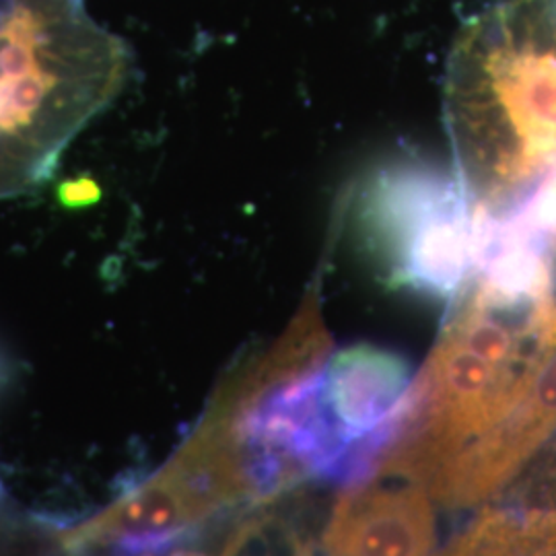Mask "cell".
<instances>
[{"mask_svg": "<svg viewBox=\"0 0 556 556\" xmlns=\"http://www.w3.org/2000/svg\"><path fill=\"white\" fill-rule=\"evenodd\" d=\"M445 91L457 178L477 213L556 176V0H503L468 21Z\"/></svg>", "mask_w": 556, "mask_h": 556, "instance_id": "obj_1", "label": "cell"}, {"mask_svg": "<svg viewBox=\"0 0 556 556\" xmlns=\"http://www.w3.org/2000/svg\"><path fill=\"white\" fill-rule=\"evenodd\" d=\"M128 66L126 43L85 0H0V199L54 174Z\"/></svg>", "mask_w": 556, "mask_h": 556, "instance_id": "obj_2", "label": "cell"}, {"mask_svg": "<svg viewBox=\"0 0 556 556\" xmlns=\"http://www.w3.org/2000/svg\"><path fill=\"white\" fill-rule=\"evenodd\" d=\"M358 227L388 282L454 299L477 266L480 229L457 174L422 161H400L369 179Z\"/></svg>", "mask_w": 556, "mask_h": 556, "instance_id": "obj_3", "label": "cell"}, {"mask_svg": "<svg viewBox=\"0 0 556 556\" xmlns=\"http://www.w3.org/2000/svg\"><path fill=\"white\" fill-rule=\"evenodd\" d=\"M433 538V505L422 486L367 484L338 498L321 530V555L429 556Z\"/></svg>", "mask_w": 556, "mask_h": 556, "instance_id": "obj_4", "label": "cell"}, {"mask_svg": "<svg viewBox=\"0 0 556 556\" xmlns=\"http://www.w3.org/2000/svg\"><path fill=\"white\" fill-rule=\"evenodd\" d=\"M404 358L374 344H357L326 361L324 404L338 438L349 445L392 417L413 388Z\"/></svg>", "mask_w": 556, "mask_h": 556, "instance_id": "obj_5", "label": "cell"}, {"mask_svg": "<svg viewBox=\"0 0 556 556\" xmlns=\"http://www.w3.org/2000/svg\"><path fill=\"white\" fill-rule=\"evenodd\" d=\"M505 507L516 519L517 544L523 556H556V503Z\"/></svg>", "mask_w": 556, "mask_h": 556, "instance_id": "obj_6", "label": "cell"}, {"mask_svg": "<svg viewBox=\"0 0 556 556\" xmlns=\"http://www.w3.org/2000/svg\"><path fill=\"white\" fill-rule=\"evenodd\" d=\"M167 556H211L206 555V553H202V551H194V548H176V551H172Z\"/></svg>", "mask_w": 556, "mask_h": 556, "instance_id": "obj_7", "label": "cell"}]
</instances>
